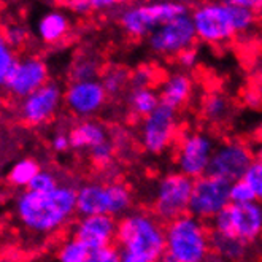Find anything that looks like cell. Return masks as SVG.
<instances>
[{
	"mask_svg": "<svg viewBox=\"0 0 262 262\" xmlns=\"http://www.w3.org/2000/svg\"><path fill=\"white\" fill-rule=\"evenodd\" d=\"M76 189L72 184H59L50 192L27 189L14 202L19 224L37 235H50L62 229L76 213Z\"/></svg>",
	"mask_w": 262,
	"mask_h": 262,
	"instance_id": "obj_1",
	"label": "cell"
},
{
	"mask_svg": "<svg viewBox=\"0 0 262 262\" xmlns=\"http://www.w3.org/2000/svg\"><path fill=\"white\" fill-rule=\"evenodd\" d=\"M152 211L130 210L118 221L116 238L121 262H158L165 254V226Z\"/></svg>",
	"mask_w": 262,
	"mask_h": 262,
	"instance_id": "obj_2",
	"label": "cell"
},
{
	"mask_svg": "<svg viewBox=\"0 0 262 262\" xmlns=\"http://www.w3.org/2000/svg\"><path fill=\"white\" fill-rule=\"evenodd\" d=\"M197 41L208 46H223L256 26L257 13L232 5L226 0H205L192 11Z\"/></svg>",
	"mask_w": 262,
	"mask_h": 262,
	"instance_id": "obj_3",
	"label": "cell"
},
{
	"mask_svg": "<svg viewBox=\"0 0 262 262\" xmlns=\"http://www.w3.org/2000/svg\"><path fill=\"white\" fill-rule=\"evenodd\" d=\"M211 230L207 221L191 213L165 224V254L168 262H204L211 256Z\"/></svg>",
	"mask_w": 262,
	"mask_h": 262,
	"instance_id": "obj_4",
	"label": "cell"
},
{
	"mask_svg": "<svg viewBox=\"0 0 262 262\" xmlns=\"http://www.w3.org/2000/svg\"><path fill=\"white\" fill-rule=\"evenodd\" d=\"M134 194L126 183L108 181L84 183L76 189V213L86 214H110L121 218L132 210Z\"/></svg>",
	"mask_w": 262,
	"mask_h": 262,
	"instance_id": "obj_5",
	"label": "cell"
},
{
	"mask_svg": "<svg viewBox=\"0 0 262 262\" xmlns=\"http://www.w3.org/2000/svg\"><path fill=\"white\" fill-rule=\"evenodd\" d=\"M189 13V7L181 0H152L124 8L119 13V27L130 38H146L154 29L180 14Z\"/></svg>",
	"mask_w": 262,
	"mask_h": 262,
	"instance_id": "obj_6",
	"label": "cell"
},
{
	"mask_svg": "<svg viewBox=\"0 0 262 262\" xmlns=\"http://www.w3.org/2000/svg\"><path fill=\"white\" fill-rule=\"evenodd\" d=\"M211 234L234 237L248 246L262 240V204L251 200L246 204L224 207L210 223Z\"/></svg>",
	"mask_w": 262,
	"mask_h": 262,
	"instance_id": "obj_7",
	"label": "cell"
},
{
	"mask_svg": "<svg viewBox=\"0 0 262 262\" xmlns=\"http://www.w3.org/2000/svg\"><path fill=\"white\" fill-rule=\"evenodd\" d=\"M192 184L194 180L180 170L162 175L152 188L151 211L164 223L189 213Z\"/></svg>",
	"mask_w": 262,
	"mask_h": 262,
	"instance_id": "obj_8",
	"label": "cell"
},
{
	"mask_svg": "<svg viewBox=\"0 0 262 262\" xmlns=\"http://www.w3.org/2000/svg\"><path fill=\"white\" fill-rule=\"evenodd\" d=\"M178 134V110L165 103H159L156 110L140 119L138 138L145 152L149 156H162L168 151Z\"/></svg>",
	"mask_w": 262,
	"mask_h": 262,
	"instance_id": "obj_9",
	"label": "cell"
},
{
	"mask_svg": "<svg viewBox=\"0 0 262 262\" xmlns=\"http://www.w3.org/2000/svg\"><path fill=\"white\" fill-rule=\"evenodd\" d=\"M197 41L191 11L161 24L146 37L149 50L162 57H175Z\"/></svg>",
	"mask_w": 262,
	"mask_h": 262,
	"instance_id": "obj_10",
	"label": "cell"
},
{
	"mask_svg": "<svg viewBox=\"0 0 262 262\" xmlns=\"http://www.w3.org/2000/svg\"><path fill=\"white\" fill-rule=\"evenodd\" d=\"M213 138L202 130H191L183 134L177 145L175 165L177 170L195 180L208 173L210 161L214 151Z\"/></svg>",
	"mask_w": 262,
	"mask_h": 262,
	"instance_id": "obj_11",
	"label": "cell"
},
{
	"mask_svg": "<svg viewBox=\"0 0 262 262\" xmlns=\"http://www.w3.org/2000/svg\"><path fill=\"white\" fill-rule=\"evenodd\" d=\"M230 183L214 175L205 173L194 180L189 200V213L210 223L216 214L230 204Z\"/></svg>",
	"mask_w": 262,
	"mask_h": 262,
	"instance_id": "obj_12",
	"label": "cell"
},
{
	"mask_svg": "<svg viewBox=\"0 0 262 262\" xmlns=\"http://www.w3.org/2000/svg\"><path fill=\"white\" fill-rule=\"evenodd\" d=\"M253 161H254L253 151L243 142L229 140L214 146L208 173L232 183L245 177Z\"/></svg>",
	"mask_w": 262,
	"mask_h": 262,
	"instance_id": "obj_13",
	"label": "cell"
},
{
	"mask_svg": "<svg viewBox=\"0 0 262 262\" xmlns=\"http://www.w3.org/2000/svg\"><path fill=\"white\" fill-rule=\"evenodd\" d=\"M108 94L100 80H75L66 91L64 102L67 108L80 118L97 115L106 103Z\"/></svg>",
	"mask_w": 262,
	"mask_h": 262,
	"instance_id": "obj_14",
	"label": "cell"
},
{
	"mask_svg": "<svg viewBox=\"0 0 262 262\" xmlns=\"http://www.w3.org/2000/svg\"><path fill=\"white\" fill-rule=\"evenodd\" d=\"M62 100L64 94L57 84L45 83L41 88L35 89L23 99L21 115L29 124H43V122L50 121L56 115Z\"/></svg>",
	"mask_w": 262,
	"mask_h": 262,
	"instance_id": "obj_15",
	"label": "cell"
},
{
	"mask_svg": "<svg viewBox=\"0 0 262 262\" xmlns=\"http://www.w3.org/2000/svg\"><path fill=\"white\" fill-rule=\"evenodd\" d=\"M48 83V67L38 57H26L18 59L13 66L8 78L5 81V88L13 96L24 99L30 92L41 88Z\"/></svg>",
	"mask_w": 262,
	"mask_h": 262,
	"instance_id": "obj_16",
	"label": "cell"
},
{
	"mask_svg": "<svg viewBox=\"0 0 262 262\" xmlns=\"http://www.w3.org/2000/svg\"><path fill=\"white\" fill-rule=\"evenodd\" d=\"M118 221L110 214H86L75 224L73 235L84 242L91 250L115 243Z\"/></svg>",
	"mask_w": 262,
	"mask_h": 262,
	"instance_id": "obj_17",
	"label": "cell"
},
{
	"mask_svg": "<svg viewBox=\"0 0 262 262\" xmlns=\"http://www.w3.org/2000/svg\"><path fill=\"white\" fill-rule=\"evenodd\" d=\"M194 92V81L186 70H180L168 75L159 88L161 102L172 106L175 110L183 108L186 105Z\"/></svg>",
	"mask_w": 262,
	"mask_h": 262,
	"instance_id": "obj_18",
	"label": "cell"
},
{
	"mask_svg": "<svg viewBox=\"0 0 262 262\" xmlns=\"http://www.w3.org/2000/svg\"><path fill=\"white\" fill-rule=\"evenodd\" d=\"M69 138L72 149L89 151L91 148L103 143L105 140H110V135L103 124L84 118L81 122L72 127V130L69 132Z\"/></svg>",
	"mask_w": 262,
	"mask_h": 262,
	"instance_id": "obj_19",
	"label": "cell"
},
{
	"mask_svg": "<svg viewBox=\"0 0 262 262\" xmlns=\"http://www.w3.org/2000/svg\"><path fill=\"white\" fill-rule=\"evenodd\" d=\"M126 103L129 113L137 119H142L158 108L161 103L159 91H154L151 86H130Z\"/></svg>",
	"mask_w": 262,
	"mask_h": 262,
	"instance_id": "obj_20",
	"label": "cell"
},
{
	"mask_svg": "<svg viewBox=\"0 0 262 262\" xmlns=\"http://www.w3.org/2000/svg\"><path fill=\"white\" fill-rule=\"evenodd\" d=\"M70 30L69 16L62 11H50L43 14L37 24V35L45 43H57L67 37Z\"/></svg>",
	"mask_w": 262,
	"mask_h": 262,
	"instance_id": "obj_21",
	"label": "cell"
},
{
	"mask_svg": "<svg viewBox=\"0 0 262 262\" xmlns=\"http://www.w3.org/2000/svg\"><path fill=\"white\" fill-rule=\"evenodd\" d=\"M250 248L251 246L234 237L211 234V254H214V259L240 260L248 256Z\"/></svg>",
	"mask_w": 262,
	"mask_h": 262,
	"instance_id": "obj_22",
	"label": "cell"
},
{
	"mask_svg": "<svg viewBox=\"0 0 262 262\" xmlns=\"http://www.w3.org/2000/svg\"><path fill=\"white\" fill-rule=\"evenodd\" d=\"M41 170L40 164L34 159H21L14 164L8 172V181L14 188H26L30 184L32 178Z\"/></svg>",
	"mask_w": 262,
	"mask_h": 262,
	"instance_id": "obj_23",
	"label": "cell"
},
{
	"mask_svg": "<svg viewBox=\"0 0 262 262\" xmlns=\"http://www.w3.org/2000/svg\"><path fill=\"white\" fill-rule=\"evenodd\" d=\"M230 112L229 99L221 92H210L204 99L202 113L210 122H223Z\"/></svg>",
	"mask_w": 262,
	"mask_h": 262,
	"instance_id": "obj_24",
	"label": "cell"
},
{
	"mask_svg": "<svg viewBox=\"0 0 262 262\" xmlns=\"http://www.w3.org/2000/svg\"><path fill=\"white\" fill-rule=\"evenodd\" d=\"M92 250L89 246L76 238L75 235L62 243L57 251V259L60 262H91Z\"/></svg>",
	"mask_w": 262,
	"mask_h": 262,
	"instance_id": "obj_25",
	"label": "cell"
},
{
	"mask_svg": "<svg viewBox=\"0 0 262 262\" xmlns=\"http://www.w3.org/2000/svg\"><path fill=\"white\" fill-rule=\"evenodd\" d=\"M100 81L106 91V94L112 97H116V96L122 94V91L130 84V73L126 69L112 67L102 75Z\"/></svg>",
	"mask_w": 262,
	"mask_h": 262,
	"instance_id": "obj_26",
	"label": "cell"
},
{
	"mask_svg": "<svg viewBox=\"0 0 262 262\" xmlns=\"http://www.w3.org/2000/svg\"><path fill=\"white\" fill-rule=\"evenodd\" d=\"M16 60L18 59L13 53V46L5 40L4 34H0V86H5V81Z\"/></svg>",
	"mask_w": 262,
	"mask_h": 262,
	"instance_id": "obj_27",
	"label": "cell"
},
{
	"mask_svg": "<svg viewBox=\"0 0 262 262\" xmlns=\"http://www.w3.org/2000/svg\"><path fill=\"white\" fill-rule=\"evenodd\" d=\"M89 159L99 168H105L108 167L113 159H115V146L110 140H105L103 143L91 148L89 149Z\"/></svg>",
	"mask_w": 262,
	"mask_h": 262,
	"instance_id": "obj_28",
	"label": "cell"
},
{
	"mask_svg": "<svg viewBox=\"0 0 262 262\" xmlns=\"http://www.w3.org/2000/svg\"><path fill=\"white\" fill-rule=\"evenodd\" d=\"M229 197H230V202L232 204H246V202H251V200H256L250 183L245 178H238L230 183Z\"/></svg>",
	"mask_w": 262,
	"mask_h": 262,
	"instance_id": "obj_29",
	"label": "cell"
},
{
	"mask_svg": "<svg viewBox=\"0 0 262 262\" xmlns=\"http://www.w3.org/2000/svg\"><path fill=\"white\" fill-rule=\"evenodd\" d=\"M99 73V64L96 59L92 57H81L76 60L72 69V78L75 80H91L96 78Z\"/></svg>",
	"mask_w": 262,
	"mask_h": 262,
	"instance_id": "obj_30",
	"label": "cell"
},
{
	"mask_svg": "<svg viewBox=\"0 0 262 262\" xmlns=\"http://www.w3.org/2000/svg\"><path fill=\"white\" fill-rule=\"evenodd\" d=\"M59 180L53 172L48 170H40L30 181V184L27 186V189L32 191H38V192H50L53 189H56L59 186Z\"/></svg>",
	"mask_w": 262,
	"mask_h": 262,
	"instance_id": "obj_31",
	"label": "cell"
},
{
	"mask_svg": "<svg viewBox=\"0 0 262 262\" xmlns=\"http://www.w3.org/2000/svg\"><path fill=\"white\" fill-rule=\"evenodd\" d=\"M243 178L250 183L256 200L262 204V161L256 158L248 170H246Z\"/></svg>",
	"mask_w": 262,
	"mask_h": 262,
	"instance_id": "obj_32",
	"label": "cell"
},
{
	"mask_svg": "<svg viewBox=\"0 0 262 262\" xmlns=\"http://www.w3.org/2000/svg\"><path fill=\"white\" fill-rule=\"evenodd\" d=\"M91 262H121V253L116 243L103 245L100 248L92 250Z\"/></svg>",
	"mask_w": 262,
	"mask_h": 262,
	"instance_id": "obj_33",
	"label": "cell"
},
{
	"mask_svg": "<svg viewBox=\"0 0 262 262\" xmlns=\"http://www.w3.org/2000/svg\"><path fill=\"white\" fill-rule=\"evenodd\" d=\"M175 59H177L180 69L188 72V70H192L199 64V53H197V50L194 48V46H191V48L184 50L178 56H175Z\"/></svg>",
	"mask_w": 262,
	"mask_h": 262,
	"instance_id": "obj_34",
	"label": "cell"
},
{
	"mask_svg": "<svg viewBox=\"0 0 262 262\" xmlns=\"http://www.w3.org/2000/svg\"><path fill=\"white\" fill-rule=\"evenodd\" d=\"M5 40L13 46H21L26 40H27V32L26 29L21 27V26H10L7 30H5Z\"/></svg>",
	"mask_w": 262,
	"mask_h": 262,
	"instance_id": "obj_35",
	"label": "cell"
},
{
	"mask_svg": "<svg viewBox=\"0 0 262 262\" xmlns=\"http://www.w3.org/2000/svg\"><path fill=\"white\" fill-rule=\"evenodd\" d=\"M151 80L152 72L148 67H140L130 75V86H149Z\"/></svg>",
	"mask_w": 262,
	"mask_h": 262,
	"instance_id": "obj_36",
	"label": "cell"
},
{
	"mask_svg": "<svg viewBox=\"0 0 262 262\" xmlns=\"http://www.w3.org/2000/svg\"><path fill=\"white\" fill-rule=\"evenodd\" d=\"M66 5L70 11L76 14H86L91 10H94L89 0H66Z\"/></svg>",
	"mask_w": 262,
	"mask_h": 262,
	"instance_id": "obj_37",
	"label": "cell"
},
{
	"mask_svg": "<svg viewBox=\"0 0 262 262\" xmlns=\"http://www.w3.org/2000/svg\"><path fill=\"white\" fill-rule=\"evenodd\" d=\"M94 10H110L129 4L130 0H89Z\"/></svg>",
	"mask_w": 262,
	"mask_h": 262,
	"instance_id": "obj_38",
	"label": "cell"
},
{
	"mask_svg": "<svg viewBox=\"0 0 262 262\" xmlns=\"http://www.w3.org/2000/svg\"><path fill=\"white\" fill-rule=\"evenodd\" d=\"M51 146L54 151L57 152H66L67 149H70V138L69 134H56L51 140Z\"/></svg>",
	"mask_w": 262,
	"mask_h": 262,
	"instance_id": "obj_39",
	"label": "cell"
},
{
	"mask_svg": "<svg viewBox=\"0 0 262 262\" xmlns=\"http://www.w3.org/2000/svg\"><path fill=\"white\" fill-rule=\"evenodd\" d=\"M226 2L248 8L254 13H262V0H226Z\"/></svg>",
	"mask_w": 262,
	"mask_h": 262,
	"instance_id": "obj_40",
	"label": "cell"
},
{
	"mask_svg": "<svg viewBox=\"0 0 262 262\" xmlns=\"http://www.w3.org/2000/svg\"><path fill=\"white\" fill-rule=\"evenodd\" d=\"M257 78H259V81L262 83V62H260L259 67H257Z\"/></svg>",
	"mask_w": 262,
	"mask_h": 262,
	"instance_id": "obj_41",
	"label": "cell"
},
{
	"mask_svg": "<svg viewBox=\"0 0 262 262\" xmlns=\"http://www.w3.org/2000/svg\"><path fill=\"white\" fill-rule=\"evenodd\" d=\"M256 156H257V159L262 161V143L259 145V148H257V151H256Z\"/></svg>",
	"mask_w": 262,
	"mask_h": 262,
	"instance_id": "obj_42",
	"label": "cell"
}]
</instances>
